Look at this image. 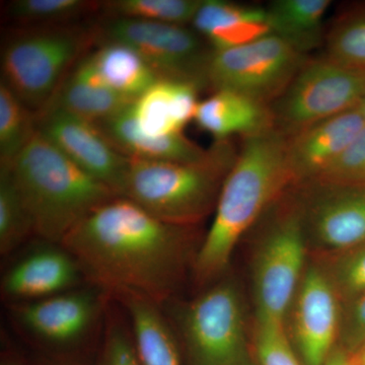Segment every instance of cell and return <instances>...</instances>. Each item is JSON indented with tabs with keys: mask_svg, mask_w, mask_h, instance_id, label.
I'll use <instances>...</instances> for the list:
<instances>
[{
	"mask_svg": "<svg viewBox=\"0 0 365 365\" xmlns=\"http://www.w3.org/2000/svg\"><path fill=\"white\" fill-rule=\"evenodd\" d=\"M88 55L72 69L45 109H60L98 124L133 102L117 95L103 83L88 61Z\"/></svg>",
	"mask_w": 365,
	"mask_h": 365,
	"instance_id": "44dd1931",
	"label": "cell"
},
{
	"mask_svg": "<svg viewBox=\"0 0 365 365\" xmlns=\"http://www.w3.org/2000/svg\"><path fill=\"white\" fill-rule=\"evenodd\" d=\"M329 0H274L266 6L270 32L302 54L325 44Z\"/></svg>",
	"mask_w": 365,
	"mask_h": 365,
	"instance_id": "7402d4cb",
	"label": "cell"
},
{
	"mask_svg": "<svg viewBox=\"0 0 365 365\" xmlns=\"http://www.w3.org/2000/svg\"><path fill=\"white\" fill-rule=\"evenodd\" d=\"M83 277L78 262L66 250L46 247L7 271L1 292L11 300L34 302L78 288Z\"/></svg>",
	"mask_w": 365,
	"mask_h": 365,
	"instance_id": "2e32d148",
	"label": "cell"
},
{
	"mask_svg": "<svg viewBox=\"0 0 365 365\" xmlns=\"http://www.w3.org/2000/svg\"><path fill=\"white\" fill-rule=\"evenodd\" d=\"M103 9V2L88 0H14L7 16L20 26L68 25Z\"/></svg>",
	"mask_w": 365,
	"mask_h": 365,
	"instance_id": "d4e9b609",
	"label": "cell"
},
{
	"mask_svg": "<svg viewBox=\"0 0 365 365\" xmlns=\"http://www.w3.org/2000/svg\"><path fill=\"white\" fill-rule=\"evenodd\" d=\"M201 90L194 83L160 78L130 106L136 130L146 137L182 133L194 120Z\"/></svg>",
	"mask_w": 365,
	"mask_h": 365,
	"instance_id": "e0dca14e",
	"label": "cell"
},
{
	"mask_svg": "<svg viewBox=\"0 0 365 365\" xmlns=\"http://www.w3.org/2000/svg\"><path fill=\"white\" fill-rule=\"evenodd\" d=\"M88 58L109 90L132 102L160 79L138 53L121 43H98Z\"/></svg>",
	"mask_w": 365,
	"mask_h": 365,
	"instance_id": "603a6c76",
	"label": "cell"
},
{
	"mask_svg": "<svg viewBox=\"0 0 365 365\" xmlns=\"http://www.w3.org/2000/svg\"><path fill=\"white\" fill-rule=\"evenodd\" d=\"M130 105L96 124L112 145L126 157L162 162L201 163L212 155V145L203 148L185 135L184 132L162 137L141 135L132 121Z\"/></svg>",
	"mask_w": 365,
	"mask_h": 365,
	"instance_id": "ac0fdd59",
	"label": "cell"
},
{
	"mask_svg": "<svg viewBox=\"0 0 365 365\" xmlns=\"http://www.w3.org/2000/svg\"><path fill=\"white\" fill-rule=\"evenodd\" d=\"M325 365H357L356 359L342 349H334Z\"/></svg>",
	"mask_w": 365,
	"mask_h": 365,
	"instance_id": "e575fe53",
	"label": "cell"
},
{
	"mask_svg": "<svg viewBox=\"0 0 365 365\" xmlns=\"http://www.w3.org/2000/svg\"><path fill=\"white\" fill-rule=\"evenodd\" d=\"M203 0H114L103 1V11L111 18L135 19L186 26L195 18Z\"/></svg>",
	"mask_w": 365,
	"mask_h": 365,
	"instance_id": "484cf974",
	"label": "cell"
},
{
	"mask_svg": "<svg viewBox=\"0 0 365 365\" xmlns=\"http://www.w3.org/2000/svg\"><path fill=\"white\" fill-rule=\"evenodd\" d=\"M294 336L304 365H325L339 332L337 294L322 269L307 268L295 294Z\"/></svg>",
	"mask_w": 365,
	"mask_h": 365,
	"instance_id": "5bb4252c",
	"label": "cell"
},
{
	"mask_svg": "<svg viewBox=\"0 0 365 365\" xmlns=\"http://www.w3.org/2000/svg\"><path fill=\"white\" fill-rule=\"evenodd\" d=\"M34 232L61 244L66 235L116 193L67 158L40 131L11 165Z\"/></svg>",
	"mask_w": 365,
	"mask_h": 365,
	"instance_id": "3957f363",
	"label": "cell"
},
{
	"mask_svg": "<svg viewBox=\"0 0 365 365\" xmlns=\"http://www.w3.org/2000/svg\"><path fill=\"white\" fill-rule=\"evenodd\" d=\"M242 21L267 24L266 7L235 4L225 0H203L192 26L206 39L210 34Z\"/></svg>",
	"mask_w": 365,
	"mask_h": 365,
	"instance_id": "f1b7e54d",
	"label": "cell"
},
{
	"mask_svg": "<svg viewBox=\"0 0 365 365\" xmlns=\"http://www.w3.org/2000/svg\"><path fill=\"white\" fill-rule=\"evenodd\" d=\"M31 235H35L32 220L14 185L11 170L0 165V253H11Z\"/></svg>",
	"mask_w": 365,
	"mask_h": 365,
	"instance_id": "4316f807",
	"label": "cell"
},
{
	"mask_svg": "<svg viewBox=\"0 0 365 365\" xmlns=\"http://www.w3.org/2000/svg\"><path fill=\"white\" fill-rule=\"evenodd\" d=\"M207 160L174 163L129 158L121 197L172 225L193 227L215 209L239 150L232 139L215 140Z\"/></svg>",
	"mask_w": 365,
	"mask_h": 365,
	"instance_id": "277c9868",
	"label": "cell"
},
{
	"mask_svg": "<svg viewBox=\"0 0 365 365\" xmlns=\"http://www.w3.org/2000/svg\"><path fill=\"white\" fill-rule=\"evenodd\" d=\"M101 365H141L130 331L119 319L107 322Z\"/></svg>",
	"mask_w": 365,
	"mask_h": 365,
	"instance_id": "d6a6232c",
	"label": "cell"
},
{
	"mask_svg": "<svg viewBox=\"0 0 365 365\" xmlns=\"http://www.w3.org/2000/svg\"><path fill=\"white\" fill-rule=\"evenodd\" d=\"M364 127L365 118L357 107L288 137L287 163L294 187L318 179L349 148Z\"/></svg>",
	"mask_w": 365,
	"mask_h": 365,
	"instance_id": "9a60e30c",
	"label": "cell"
},
{
	"mask_svg": "<svg viewBox=\"0 0 365 365\" xmlns=\"http://www.w3.org/2000/svg\"><path fill=\"white\" fill-rule=\"evenodd\" d=\"M336 294L357 297L365 294V242L337 254L328 272Z\"/></svg>",
	"mask_w": 365,
	"mask_h": 365,
	"instance_id": "f546056e",
	"label": "cell"
},
{
	"mask_svg": "<svg viewBox=\"0 0 365 365\" xmlns=\"http://www.w3.org/2000/svg\"><path fill=\"white\" fill-rule=\"evenodd\" d=\"M342 332L349 347H359L365 342V294L355 299L345 319Z\"/></svg>",
	"mask_w": 365,
	"mask_h": 365,
	"instance_id": "836d02e7",
	"label": "cell"
},
{
	"mask_svg": "<svg viewBox=\"0 0 365 365\" xmlns=\"http://www.w3.org/2000/svg\"><path fill=\"white\" fill-rule=\"evenodd\" d=\"M37 130L79 168L121 197L129 158L112 145L97 125L49 108L38 113Z\"/></svg>",
	"mask_w": 365,
	"mask_h": 365,
	"instance_id": "7c38bea8",
	"label": "cell"
},
{
	"mask_svg": "<svg viewBox=\"0 0 365 365\" xmlns=\"http://www.w3.org/2000/svg\"><path fill=\"white\" fill-rule=\"evenodd\" d=\"M100 42L128 46L143 57L158 78L208 88L207 69L213 49L194 29L172 24L108 16L98 26Z\"/></svg>",
	"mask_w": 365,
	"mask_h": 365,
	"instance_id": "ba28073f",
	"label": "cell"
},
{
	"mask_svg": "<svg viewBox=\"0 0 365 365\" xmlns=\"http://www.w3.org/2000/svg\"><path fill=\"white\" fill-rule=\"evenodd\" d=\"M111 297L126 309L141 365H181L176 340L158 304L130 292H114Z\"/></svg>",
	"mask_w": 365,
	"mask_h": 365,
	"instance_id": "ffe728a7",
	"label": "cell"
},
{
	"mask_svg": "<svg viewBox=\"0 0 365 365\" xmlns=\"http://www.w3.org/2000/svg\"><path fill=\"white\" fill-rule=\"evenodd\" d=\"M314 181L365 186V127L343 155Z\"/></svg>",
	"mask_w": 365,
	"mask_h": 365,
	"instance_id": "1f68e13d",
	"label": "cell"
},
{
	"mask_svg": "<svg viewBox=\"0 0 365 365\" xmlns=\"http://www.w3.org/2000/svg\"><path fill=\"white\" fill-rule=\"evenodd\" d=\"M325 46L329 58L365 71V11L340 16L327 32Z\"/></svg>",
	"mask_w": 365,
	"mask_h": 365,
	"instance_id": "83f0119b",
	"label": "cell"
},
{
	"mask_svg": "<svg viewBox=\"0 0 365 365\" xmlns=\"http://www.w3.org/2000/svg\"><path fill=\"white\" fill-rule=\"evenodd\" d=\"M364 98L365 71L324 55L309 57L269 109L274 128L288 138L317 122L359 107Z\"/></svg>",
	"mask_w": 365,
	"mask_h": 365,
	"instance_id": "8992f818",
	"label": "cell"
},
{
	"mask_svg": "<svg viewBox=\"0 0 365 365\" xmlns=\"http://www.w3.org/2000/svg\"><path fill=\"white\" fill-rule=\"evenodd\" d=\"M255 340L261 365H304L290 345L284 325L257 322Z\"/></svg>",
	"mask_w": 365,
	"mask_h": 365,
	"instance_id": "4dcf8cb0",
	"label": "cell"
},
{
	"mask_svg": "<svg viewBox=\"0 0 365 365\" xmlns=\"http://www.w3.org/2000/svg\"><path fill=\"white\" fill-rule=\"evenodd\" d=\"M37 133V114L0 83V165H11Z\"/></svg>",
	"mask_w": 365,
	"mask_h": 365,
	"instance_id": "cb8c5ba5",
	"label": "cell"
},
{
	"mask_svg": "<svg viewBox=\"0 0 365 365\" xmlns=\"http://www.w3.org/2000/svg\"><path fill=\"white\" fill-rule=\"evenodd\" d=\"M194 121L215 140H225L235 134L251 135L274 127L268 106L230 91H213L200 101Z\"/></svg>",
	"mask_w": 365,
	"mask_h": 365,
	"instance_id": "d6986e66",
	"label": "cell"
},
{
	"mask_svg": "<svg viewBox=\"0 0 365 365\" xmlns=\"http://www.w3.org/2000/svg\"><path fill=\"white\" fill-rule=\"evenodd\" d=\"M359 107L360 110H361L362 114H364L365 118V98H364V101H362V103L360 104Z\"/></svg>",
	"mask_w": 365,
	"mask_h": 365,
	"instance_id": "8d00e7d4",
	"label": "cell"
},
{
	"mask_svg": "<svg viewBox=\"0 0 365 365\" xmlns=\"http://www.w3.org/2000/svg\"><path fill=\"white\" fill-rule=\"evenodd\" d=\"M287 143V137L274 127L242 137L237 162L220 190L212 225L194 259L197 282L218 277L242 235L294 187Z\"/></svg>",
	"mask_w": 365,
	"mask_h": 365,
	"instance_id": "7a4b0ae2",
	"label": "cell"
},
{
	"mask_svg": "<svg viewBox=\"0 0 365 365\" xmlns=\"http://www.w3.org/2000/svg\"><path fill=\"white\" fill-rule=\"evenodd\" d=\"M294 189L307 242L330 254L365 242V186L313 181Z\"/></svg>",
	"mask_w": 365,
	"mask_h": 365,
	"instance_id": "8fae6325",
	"label": "cell"
},
{
	"mask_svg": "<svg viewBox=\"0 0 365 365\" xmlns=\"http://www.w3.org/2000/svg\"><path fill=\"white\" fill-rule=\"evenodd\" d=\"M191 227L158 220L116 197L78 223L60 246L78 262L86 280L111 295L130 292L167 302L188 263Z\"/></svg>",
	"mask_w": 365,
	"mask_h": 365,
	"instance_id": "6da1fadb",
	"label": "cell"
},
{
	"mask_svg": "<svg viewBox=\"0 0 365 365\" xmlns=\"http://www.w3.org/2000/svg\"><path fill=\"white\" fill-rule=\"evenodd\" d=\"M102 288H74L69 292L21 302L14 314L21 326L36 338L53 345L78 342L93 330L100 319L104 297Z\"/></svg>",
	"mask_w": 365,
	"mask_h": 365,
	"instance_id": "4fadbf2b",
	"label": "cell"
},
{
	"mask_svg": "<svg viewBox=\"0 0 365 365\" xmlns=\"http://www.w3.org/2000/svg\"><path fill=\"white\" fill-rule=\"evenodd\" d=\"M93 45H98V26H20L2 49L1 83L38 114Z\"/></svg>",
	"mask_w": 365,
	"mask_h": 365,
	"instance_id": "5b68a950",
	"label": "cell"
},
{
	"mask_svg": "<svg viewBox=\"0 0 365 365\" xmlns=\"http://www.w3.org/2000/svg\"><path fill=\"white\" fill-rule=\"evenodd\" d=\"M178 316L193 365H253L241 295L232 281L209 288Z\"/></svg>",
	"mask_w": 365,
	"mask_h": 365,
	"instance_id": "52a82bcc",
	"label": "cell"
},
{
	"mask_svg": "<svg viewBox=\"0 0 365 365\" xmlns=\"http://www.w3.org/2000/svg\"><path fill=\"white\" fill-rule=\"evenodd\" d=\"M309 55L269 33L248 44L213 50L207 69L212 91H230L264 106L282 95Z\"/></svg>",
	"mask_w": 365,
	"mask_h": 365,
	"instance_id": "9c48e42d",
	"label": "cell"
},
{
	"mask_svg": "<svg viewBox=\"0 0 365 365\" xmlns=\"http://www.w3.org/2000/svg\"><path fill=\"white\" fill-rule=\"evenodd\" d=\"M357 365H365V342L360 346L359 355H356Z\"/></svg>",
	"mask_w": 365,
	"mask_h": 365,
	"instance_id": "d590c367",
	"label": "cell"
},
{
	"mask_svg": "<svg viewBox=\"0 0 365 365\" xmlns=\"http://www.w3.org/2000/svg\"><path fill=\"white\" fill-rule=\"evenodd\" d=\"M307 240L295 198L269 228L255 260L257 322L284 325L304 276Z\"/></svg>",
	"mask_w": 365,
	"mask_h": 365,
	"instance_id": "30bf717a",
	"label": "cell"
}]
</instances>
